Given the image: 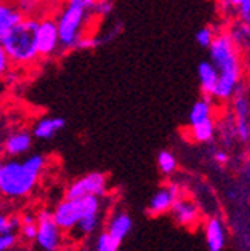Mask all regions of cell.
I'll list each match as a JSON object with an SVG mask.
<instances>
[{"instance_id": "f1b7e54d", "label": "cell", "mask_w": 250, "mask_h": 251, "mask_svg": "<svg viewBox=\"0 0 250 251\" xmlns=\"http://www.w3.org/2000/svg\"><path fill=\"white\" fill-rule=\"evenodd\" d=\"M214 159L218 162V164H226L227 159H229V156H227V153H226V152H222V150H218V152H215Z\"/></svg>"}, {"instance_id": "2e32d148", "label": "cell", "mask_w": 250, "mask_h": 251, "mask_svg": "<svg viewBox=\"0 0 250 251\" xmlns=\"http://www.w3.org/2000/svg\"><path fill=\"white\" fill-rule=\"evenodd\" d=\"M206 242L210 251H221L226 245V228L220 218H210L206 224Z\"/></svg>"}, {"instance_id": "8992f818", "label": "cell", "mask_w": 250, "mask_h": 251, "mask_svg": "<svg viewBox=\"0 0 250 251\" xmlns=\"http://www.w3.org/2000/svg\"><path fill=\"white\" fill-rule=\"evenodd\" d=\"M35 242L45 251H56L63 242V230L58 227L53 213L42 210L37 215V237Z\"/></svg>"}, {"instance_id": "7a4b0ae2", "label": "cell", "mask_w": 250, "mask_h": 251, "mask_svg": "<svg viewBox=\"0 0 250 251\" xmlns=\"http://www.w3.org/2000/svg\"><path fill=\"white\" fill-rule=\"evenodd\" d=\"M46 164L42 155H31L23 161H6L0 179V193L9 199H19L32 192Z\"/></svg>"}, {"instance_id": "4fadbf2b", "label": "cell", "mask_w": 250, "mask_h": 251, "mask_svg": "<svg viewBox=\"0 0 250 251\" xmlns=\"http://www.w3.org/2000/svg\"><path fill=\"white\" fill-rule=\"evenodd\" d=\"M198 80H199V87H201L203 95L214 98L217 84H218V72L210 60L201 61L198 65Z\"/></svg>"}, {"instance_id": "44dd1931", "label": "cell", "mask_w": 250, "mask_h": 251, "mask_svg": "<svg viewBox=\"0 0 250 251\" xmlns=\"http://www.w3.org/2000/svg\"><path fill=\"white\" fill-rule=\"evenodd\" d=\"M157 164H158V169L163 176H172L178 169V161L169 150H161L157 158Z\"/></svg>"}, {"instance_id": "277c9868", "label": "cell", "mask_w": 250, "mask_h": 251, "mask_svg": "<svg viewBox=\"0 0 250 251\" xmlns=\"http://www.w3.org/2000/svg\"><path fill=\"white\" fill-rule=\"evenodd\" d=\"M95 211H102V196H83V198H74L65 201L56 207L53 211V216L58 227L63 231H71L76 228V225L87 215Z\"/></svg>"}, {"instance_id": "3957f363", "label": "cell", "mask_w": 250, "mask_h": 251, "mask_svg": "<svg viewBox=\"0 0 250 251\" xmlns=\"http://www.w3.org/2000/svg\"><path fill=\"white\" fill-rule=\"evenodd\" d=\"M39 23L40 22L35 19H23L2 42L12 63L27 65L39 57V46H37Z\"/></svg>"}, {"instance_id": "9a60e30c", "label": "cell", "mask_w": 250, "mask_h": 251, "mask_svg": "<svg viewBox=\"0 0 250 251\" xmlns=\"http://www.w3.org/2000/svg\"><path fill=\"white\" fill-rule=\"evenodd\" d=\"M132 225H134V222H132V218L129 213L117 211V213H114V216L109 219L106 231L112 237H115L118 242L123 244V241L126 239L129 233L132 231Z\"/></svg>"}, {"instance_id": "ba28073f", "label": "cell", "mask_w": 250, "mask_h": 251, "mask_svg": "<svg viewBox=\"0 0 250 251\" xmlns=\"http://www.w3.org/2000/svg\"><path fill=\"white\" fill-rule=\"evenodd\" d=\"M181 196L180 185L175 182H169L151 198L147 205V215L151 216H161L165 213H169L175 201Z\"/></svg>"}, {"instance_id": "e0dca14e", "label": "cell", "mask_w": 250, "mask_h": 251, "mask_svg": "<svg viewBox=\"0 0 250 251\" xmlns=\"http://www.w3.org/2000/svg\"><path fill=\"white\" fill-rule=\"evenodd\" d=\"M66 126V121L60 117H46L35 123L32 135L37 140H53V138Z\"/></svg>"}, {"instance_id": "6da1fadb", "label": "cell", "mask_w": 250, "mask_h": 251, "mask_svg": "<svg viewBox=\"0 0 250 251\" xmlns=\"http://www.w3.org/2000/svg\"><path fill=\"white\" fill-rule=\"evenodd\" d=\"M209 49L210 61L218 72V84L214 98L227 101L235 95L241 81V61L236 51V42L229 34H217Z\"/></svg>"}, {"instance_id": "cb8c5ba5", "label": "cell", "mask_w": 250, "mask_h": 251, "mask_svg": "<svg viewBox=\"0 0 250 251\" xmlns=\"http://www.w3.org/2000/svg\"><path fill=\"white\" fill-rule=\"evenodd\" d=\"M215 37H217V34H215L214 28L204 26V28H201V29H199V31L196 32L195 39H196V43H198L199 46H203V48H210V45L214 43V40H215Z\"/></svg>"}, {"instance_id": "5bb4252c", "label": "cell", "mask_w": 250, "mask_h": 251, "mask_svg": "<svg viewBox=\"0 0 250 251\" xmlns=\"http://www.w3.org/2000/svg\"><path fill=\"white\" fill-rule=\"evenodd\" d=\"M23 20V14L12 5L0 0V43Z\"/></svg>"}, {"instance_id": "7402d4cb", "label": "cell", "mask_w": 250, "mask_h": 251, "mask_svg": "<svg viewBox=\"0 0 250 251\" xmlns=\"http://www.w3.org/2000/svg\"><path fill=\"white\" fill-rule=\"evenodd\" d=\"M19 233L22 236V239H25V241H28V242L35 241V237H37V216L23 215Z\"/></svg>"}, {"instance_id": "4dcf8cb0", "label": "cell", "mask_w": 250, "mask_h": 251, "mask_svg": "<svg viewBox=\"0 0 250 251\" xmlns=\"http://www.w3.org/2000/svg\"><path fill=\"white\" fill-rule=\"evenodd\" d=\"M3 164H5V162L2 161V158H0V179H2V170H3Z\"/></svg>"}, {"instance_id": "ffe728a7", "label": "cell", "mask_w": 250, "mask_h": 251, "mask_svg": "<svg viewBox=\"0 0 250 251\" xmlns=\"http://www.w3.org/2000/svg\"><path fill=\"white\" fill-rule=\"evenodd\" d=\"M191 135L192 140H195L196 143H209L212 141V138L215 135V124L214 120L209 118L203 123H198L191 126Z\"/></svg>"}, {"instance_id": "52a82bcc", "label": "cell", "mask_w": 250, "mask_h": 251, "mask_svg": "<svg viewBox=\"0 0 250 251\" xmlns=\"http://www.w3.org/2000/svg\"><path fill=\"white\" fill-rule=\"evenodd\" d=\"M108 192V178L106 175L102 172H92L87 173L84 176L79 178L77 181H74L66 190L68 199L74 198H83V196H105Z\"/></svg>"}, {"instance_id": "9c48e42d", "label": "cell", "mask_w": 250, "mask_h": 251, "mask_svg": "<svg viewBox=\"0 0 250 251\" xmlns=\"http://www.w3.org/2000/svg\"><path fill=\"white\" fill-rule=\"evenodd\" d=\"M37 46H39V55L48 57L53 55L60 46V34L57 20L45 19L39 23L37 29Z\"/></svg>"}, {"instance_id": "484cf974", "label": "cell", "mask_w": 250, "mask_h": 251, "mask_svg": "<svg viewBox=\"0 0 250 251\" xmlns=\"http://www.w3.org/2000/svg\"><path fill=\"white\" fill-rule=\"evenodd\" d=\"M114 9V3L112 0H97V3L94 6V14L97 16H108Z\"/></svg>"}, {"instance_id": "4316f807", "label": "cell", "mask_w": 250, "mask_h": 251, "mask_svg": "<svg viewBox=\"0 0 250 251\" xmlns=\"http://www.w3.org/2000/svg\"><path fill=\"white\" fill-rule=\"evenodd\" d=\"M9 65H11V58H9L8 52L5 51L3 45L0 43V78H2L3 75L8 72V69H9Z\"/></svg>"}, {"instance_id": "603a6c76", "label": "cell", "mask_w": 250, "mask_h": 251, "mask_svg": "<svg viewBox=\"0 0 250 251\" xmlns=\"http://www.w3.org/2000/svg\"><path fill=\"white\" fill-rule=\"evenodd\" d=\"M121 247V242H118L115 237H112L106 230L102 231L95 239V250L97 251H117Z\"/></svg>"}, {"instance_id": "5b68a950", "label": "cell", "mask_w": 250, "mask_h": 251, "mask_svg": "<svg viewBox=\"0 0 250 251\" xmlns=\"http://www.w3.org/2000/svg\"><path fill=\"white\" fill-rule=\"evenodd\" d=\"M89 12L92 11L68 0L66 6L57 19L61 49H65V51L76 49L79 40L83 37V28L87 22V17H89Z\"/></svg>"}, {"instance_id": "8fae6325", "label": "cell", "mask_w": 250, "mask_h": 251, "mask_svg": "<svg viewBox=\"0 0 250 251\" xmlns=\"http://www.w3.org/2000/svg\"><path fill=\"white\" fill-rule=\"evenodd\" d=\"M233 109L236 117V133L243 141H247L250 138V101L241 87L235 92Z\"/></svg>"}, {"instance_id": "d4e9b609", "label": "cell", "mask_w": 250, "mask_h": 251, "mask_svg": "<svg viewBox=\"0 0 250 251\" xmlns=\"http://www.w3.org/2000/svg\"><path fill=\"white\" fill-rule=\"evenodd\" d=\"M16 245H17V234L14 231L0 233V251L12 250Z\"/></svg>"}, {"instance_id": "30bf717a", "label": "cell", "mask_w": 250, "mask_h": 251, "mask_svg": "<svg viewBox=\"0 0 250 251\" xmlns=\"http://www.w3.org/2000/svg\"><path fill=\"white\" fill-rule=\"evenodd\" d=\"M170 215L173 218V221L177 222L180 227L184 228H195L196 225L199 224V210L198 205L194 202L192 199L180 196L175 204L170 208Z\"/></svg>"}, {"instance_id": "d6986e66", "label": "cell", "mask_w": 250, "mask_h": 251, "mask_svg": "<svg viewBox=\"0 0 250 251\" xmlns=\"http://www.w3.org/2000/svg\"><path fill=\"white\" fill-rule=\"evenodd\" d=\"M212 100L210 97L203 95V98H199L198 101L192 106L191 112H189V124H198L203 123L209 118H212Z\"/></svg>"}, {"instance_id": "7c38bea8", "label": "cell", "mask_w": 250, "mask_h": 251, "mask_svg": "<svg viewBox=\"0 0 250 251\" xmlns=\"http://www.w3.org/2000/svg\"><path fill=\"white\" fill-rule=\"evenodd\" d=\"M32 136L27 130H17L6 136L3 143V150L8 156H20L29 152L32 146Z\"/></svg>"}, {"instance_id": "f546056e", "label": "cell", "mask_w": 250, "mask_h": 251, "mask_svg": "<svg viewBox=\"0 0 250 251\" xmlns=\"http://www.w3.org/2000/svg\"><path fill=\"white\" fill-rule=\"evenodd\" d=\"M6 227H8V218L3 216V215H0V233L6 231Z\"/></svg>"}, {"instance_id": "83f0119b", "label": "cell", "mask_w": 250, "mask_h": 251, "mask_svg": "<svg viewBox=\"0 0 250 251\" xmlns=\"http://www.w3.org/2000/svg\"><path fill=\"white\" fill-rule=\"evenodd\" d=\"M238 11H240L241 19L249 25L250 23V0H240Z\"/></svg>"}, {"instance_id": "ac0fdd59", "label": "cell", "mask_w": 250, "mask_h": 251, "mask_svg": "<svg viewBox=\"0 0 250 251\" xmlns=\"http://www.w3.org/2000/svg\"><path fill=\"white\" fill-rule=\"evenodd\" d=\"M102 225V211H95L91 213V215L84 216L77 225L76 228L71 230L69 233L74 234L76 239H84V237H89L92 236Z\"/></svg>"}]
</instances>
